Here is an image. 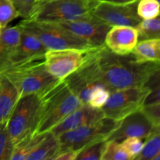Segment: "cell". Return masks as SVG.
Here are the masks:
<instances>
[{
    "mask_svg": "<svg viewBox=\"0 0 160 160\" xmlns=\"http://www.w3.org/2000/svg\"><path fill=\"white\" fill-rule=\"evenodd\" d=\"M84 64L94 80L109 92L144 86L160 67V62H137L132 53L115 54L105 45L89 50Z\"/></svg>",
    "mask_w": 160,
    "mask_h": 160,
    "instance_id": "1",
    "label": "cell"
},
{
    "mask_svg": "<svg viewBox=\"0 0 160 160\" xmlns=\"http://www.w3.org/2000/svg\"><path fill=\"white\" fill-rule=\"evenodd\" d=\"M42 107L34 134L49 132L69 114L82 106L65 81H60L42 96Z\"/></svg>",
    "mask_w": 160,
    "mask_h": 160,
    "instance_id": "2",
    "label": "cell"
},
{
    "mask_svg": "<svg viewBox=\"0 0 160 160\" xmlns=\"http://www.w3.org/2000/svg\"><path fill=\"white\" fill-rule=\"evenodd\" d=\"M0 73L13 84L20 98L31 94L42 96L60 81L48 73L43 61L10 67Z\"/></svg>",
    "mask_w": 160,
    "mask_h": 160,
    "instance_id": "3",
    "label": "cell"
},
{
    "mask_svg": "<svg viewBox=\"0 0 160 160\" xmlns=\"http://www.w3.org/2000/svg\"><path fill=\"white\" fill-rule=\"evenodd\" d=\"M18 25L22 29L35 36L47 49L76 48L89 50L97 48L77 37L59 23L28 19L22 20Z\"/></svg>",
    "mask_w": 160,
    "mask_h": 160,
    "instance_id": "4",
    "label": "cell"
},
{
    "mask_svg": "<svg viewBox=\"0 0 160 160\" xmlns=\"http://www.w3.org/2000/svg\"><path fill=\"white\" fill-rule=\"evenodd\" d=\"M96 2L90 0H41L30 19L56 23L73 21L90 15Z\"/></svg>",
    "mask_w": 160,
    "mask_h": 160,
    "instance_id": "5",
    "label": "cell"
},
{
    "mask_svg": "<svg viewBox=\"0 0 160 160\" xmlns=\"http://www.w3.org/2000/svg\"><path fill=\"white\" fill-rule=\"evenodd\" d=\"M42 102V96L37 94L19 98L7 121L8 131L13 145L34 133L38 121Z\"/></svg>",
    "mask_w": 160,
    "mask_h": 160,
    "instance_id": "6",
    "label": "cell"
},
{
    "mask_svg": "<svg viewBox=\"0 0 160 160\" xmlns=\"http://www.w3.org/2000/svg\"><path fill=\"white\" fill-rule=\"evenodd\" d=\"M119 122L104 117L98 121L63 133L58 137L59 152L69 149L79 152L88 145L106 141L118 126Z\"/></svg>",
    "mask_w": 160,
    "mask_h": 160,
    "instance_id": "7",
    "label": "cell"
},
{
    "mask_svg": "<svg viewBox=\"0 0 160 160\" xmlns=\"http://www.w3.org/2000/svg\"><path fill=\"white\" fill-rule=\"evenodd\" d=\"M149 92V88L146 85L112 91L106 103L101 109L103 116L120 121L140 109Z\"/></svg>",
    "mask_w": 160,
    "mask_h": 160,
    "instance_id": "8",
    "label": "cell"
},
{
    "mask_svg": "<svg viewBox=\"0 0 160 160\" xmlns=\"http://www.w3.org/2000/svg\"><path fill=\"white\" fill-rule=\"evenodd\" d=\"M89 50L48 49L44 56L43 62L46 70L53 78L63 81L84 64Z\"/></svg>",
    "mask_w": 160,
    "mask_h": 160,
    "instance_id": "9",
    "label": "cell"
},
{
    "mask_svg": "<svg viewBox=\"0 0 160 160\" xmlns=\"http://www.w3.org/2000/svg\"><path fill=\"white\" fill-rule=\"evenodd\" d=\"M137 4H128L97 1L92 9V13L109 26H131L136 28L142 20L138 15Z\"/></svg>",
    "mask_w": 160,
    "mask_h": 160,
    "instance_id": "10",
    "label": "cell"
},
{
    "mask_svg": "<svg viewBox=\"0 0 160 160\" xmlns=\"http://www.w3.org/2000/svg\"><path fill=\"white\" fill-rule=\"evenodd\" d=\"M59 24L94 47L104 45L105 38L111 28V26L92 13L78 20Z\"/></svg>",
    "mask_w": 160,
    "mask_h": 160,
    "instance_id": "11",
    "label": "cell"
},
{
    "mask_svg": "<svg viewBox=\"0 0 160 160\" xmlns=\"http://www.w3.org/2000/svg\"><path fill=\"white\" fill-rule=\"evenodd\" d=\"M20 30L21 34L20 42L11 55L4 70L43 60L45 52L48 50L35 36L21 28Z\"/></svg>",
    "mask_w": 160,
    "mask_h": 160,
    "instance_id": "12",
    "label": "cell"
},
{
    "mask_svg": "<svg viewBox=\"0 0 160 160\" xmlns=\"http://www.w3.org/2000/svg\"><path fill=\"white\" fill-rule=\"evenodd\" d=\"M155 128L157 127H155L152 123L141 108L120 120L118 126L109 135L107 140L120 142L129 137L145 139Z\"/></svg>",
    "mask_w": 160,
    "mask_h": 160,
    "instance_id": "13",
    "label": "cell"
},
{
    "mask_svg": "<svg viewBox=\"0 0 160 160\" xmlns=\"http://www.w3.org/2000/svg\"><path fill=\"white\" fill-rule=\"evenodd\" d=\"M138 42L137 28L131 26H112L105 38L104 45L117 55L131 54Z\"/></svg>",
    "mask_w": 160,
    "mask_h": 160,
    "instance_id": "14",
    "label": "cell"
},
{
    "mask_svg": "<svg viewBox=\"0 0 160 160\" xmlns=\"http://www.w3.org/2000/svg\"><path fill=\"white\" fill-rule=\"evenodd\" d=\"M102 117H104V116L100 109H95L88 105H82L69 114L49 132L58 138L63 133L96 122Z\"/></svg>",
    "mask_w": 160,
    "mask_h": 160,
    "instance_id": "15",
    "label": "cell"
},
{
    "mask_svg": "<svg viewBox=\"0 0 160 160\" xmlns=\"http://www.w3.org/2000/svg\"><path fill=\"white\" fill-rule=\"evenodd\" d=\"M19 98L18 91L13 84L0 73V123H7Z\"/></svg>",
    "mask_w": 160,
    "mask_h": 160,
    "instance_id": "16",
    "label": "cell"
},
{
    "mask_svg": "<svg viewBox=\"0 0 160 160\" xmlns=\"http://www.w3.org/2000/svg\"><path fill=\"white\" fill-rule=\"evenodd\" d=\"M21 30L19 25L6 27L0 31V72L6 68L11 55L20 40Z\"/></svg>",
    "mask_w": 160,
    "mask_h": 160,
    "instance_id": "17",
    "label": "cell"
},
{
    "mask_svg": "<svg viewBox=\"0 0 160 160\" xmlns=\"http://www.w3.org/2000/svg\"><path fill=\"white\" fill-rule=\"evenodd\" d=\"M132 55L138 62H159L160 38L138 41Z\"/></svg>",
    "mask_w": 160,
    "mask_h": 160,
    "instance_id": "18",
    "label": "cell"
},
{
    "mask_svg": "<svg viewBox=\"0 0 160 160\" xmlns=\"http://www.w3.org/2000/svg\"><path fill=\"white\" fill-rule=\"evenodd\" d=\"M59 149L58 138L51 132H46L43 138L30 153L27 160H53Z\"/></svg>",
    "mask_w": 160,
    "mask_h": 160,
    "instance_id": "19",
    "label": "cell"
},
{
    "mask_svg": "<svg viewBox=\"0 0 160 160\" xmlns=\"http://www.w3.org/2000/svg\"><path fill=\"white\" fill-rule=\"evenodd\" d=\"M160 127L148 134L144 142L143 148L136 160H160Z\"/></svg>",
    "mask_w": 160,
    "mask_h": 160,
    "instance_id": "20",
    "label": "cell"
},
{
    "mask_svg": "<svg viewBox=\"0 0 160 160\" xmlns=\"http://www.w3.org/2000/svg\"><path fill=\"white\" fill-rule=\"evenodd\" d=\"M45 133L30 134L13 146L10 160H27L30 153L41 142Z\"/></svg>",
    "mask_w": 160,
    "mask_h": 160,
    "instance_id": "21",
    "label": "cell"
},
{
    "mask_svg": "<svg viewBox=\"0 0 160 160\" xmlns=\"http://www.w3.org/2000/svg\"><path fill=\"white\" fill-rule=\"evenodd\" d=\"M136 28L138 32V41L160 38L159 16L152 19L142 20Z\"/></svg>",
    "mask_w": 160,
    "mask_h": 160,
    "instance_id": "22",
    "label": "cell"
},
{
    "mask_svg": "<svg viewBox=\"0 0 160 160\" xmlns=\"http://www.w3.org/2000/svg\"><path fill=\"white\" fill-rule=\"evenodd\" d=\"M101 160H131V159L121 146L120 142L106 140Z\"/></svg>",
    "mask_w": 160,
    "mask_h": 160,
    "instance_id": "23",
    "label": "cell"
},
{
    "mask_svg": "<svg viewBox=\"0 0 160 160\" xmlns=\"http://www.w3.org/2000/svg\"><path fill=\"white\" fill-rule=\"evenodd\" d=\"M137 12L142 20L159 17V2L158 0H139L137 4Z\"/></svg>",
    "mask_w": 160,
    "mask_h": 160,
    "instance_id": "24",
    "label": "cell"
},
{
    "mask_svg": "<svg viewBox=\"0 0 160 160\" xmlns=\"http://www.w3.org/2000/svg\"><path fill=\"white\" fill-rule=\"evenodd\" d=\"M18 17L20 15L12 0H0V27L2 29Z\"/></svg>",
    "mask_w": 160,
    "mask_h": 160,
    "instance_id": "25",
    "label": "cell"
},
{
    "mask_svg": "<svg viewBox=\"0 0 160 160\" xmlns=\"http://www.w3.org/2000/svg\"><path fill=\"white\" fill-rule=\"evenodd\" d=\"M13 146L7 123H0V160H10Z\"/></svg>",
    "mask_w": 160,
    "mask_h": 160,
    "instance_id": "26",
    "label": "cell"
},
{
    "mask_svg": "<svg viewBox=\"0 0 160 160\" xmlns=\"http://www.w3.org/2000/svg\"><path fill=\"white\" fill-rule=\"evenodd\" d=\"M109 94H110V92L105 86L98 84L92 91L89 97L88 105L95 109H101L107 102Z\"/></svg>",
    "mask_w": 160,
    "mask_h": 160,
    "instance_id": "27",
    "label": "cell"
},
{
    "mask_svg": "<svg viewBox=\"0 0 160 160\" xmlns=\"http://www.w3.org/2000/svg\"><path fill=\"white\" fill-rule=\"evenodd\" d=\"M105 142L102 141L86 146L78 152L76 160H101Z\"/></svg>",
    "mask_w": 160,
    "mask_h": 160,
    "instance_id": "28",
    "label": "cell"
},
{
    "mask_svg": "<svg viewBox=\"0 0 160 160\" xmlns=\"http://www.w3.org/2000/svg\"><path fill=\"white\" fill-rule=\"evenodd\" d=\"M120 145L127 153L130 156L131 160H134L140 154L144 145L142 138L136 137H129L120 142Z\"/></svg>",
    "mask_w": 160,
    "mask_h": 160,
    "instance_id": "29",
    "label": "cell"
},
{
    "mask_svg": "<svg viewBox=\"0 0 160 160\" xmlns=\"http://www.w3.org/2000/svg\"><path fill=\"white\" fill-rule=\"evenodd\" d=\"M20 17L28 20L32 17L41 0H12Z\"/></svg>",
    "mask_w": 160,
    "mask_h": 160,
    "instance_id": "30",
    "label": "cell"
},
{
    "mask_svg": "<svg viewBox=\"0 0 160 160\" xmlns=\"http://www.w3.org/2000/svg\"><path fill=\"white\" fill-rule=\"evenodd\" d=\"M142 110L155 127H160V102L144 104Z\"/></svg>",
    "mask_w": 160,
    "mask_h": 160,
    "instance_id": "31",
    "label": "cell"
},
{
    "mask_svg": "<svg viewBox=\"0 0 160 160\" xmlns=\"http://www.w3.org/2000/svg\"><path fill=\"white\" fill-rule=\"evenodd\" d=\"M78 152L73 150H62L58 152L53 160H76Z\"/></svg>",
    "mask_w": 160,
    "mask_h": 160,
    "instance_id": "32",
    "label": "cell"
},
{
    "mask_svg": "<svg viewBox=\"0 0 160 160\" xmlns=\"http://www.w3.org/2000/svg\"><path fill=\"white\" fill-rule=\"evenodd\" d=\"M97 1L108 2L118 3V4H128V3H131V2H138L139 0H97Z\"/></svg>",
    "mask_w": 160,
    "mask_h": 160,
    "instance_id": "33",
    "label": "cell"
},
{
    "mask_svg": "<svg viewBox=\"0 0 160 160\" xmlns=\"http://www.w3.org/2000/svg\"><path fill=\"white\" fill-rule=\"evenodd\" d=\"M90 1H92V2H96L97 0H90Z\"/></svg>",
    "mask_w": 160,
    "mask_h": 160,
    "instance_id": "34",
    "label": "cell"
},
{
    "mask_svg": "<svg viewBox=\"0 0 160 160\" xmlns=\"http://www.w3.org/2000/svg\"><path fill=\"white\" fill-rule=\"evenodd\" d=\"M1 30H2V28H1V27H0V31H1Z\"/></svg>",
    "mask_w": 160,
    "mask_h": 160,
    "instance_id": "35",
    "label": "cell"
}]
</instances>
